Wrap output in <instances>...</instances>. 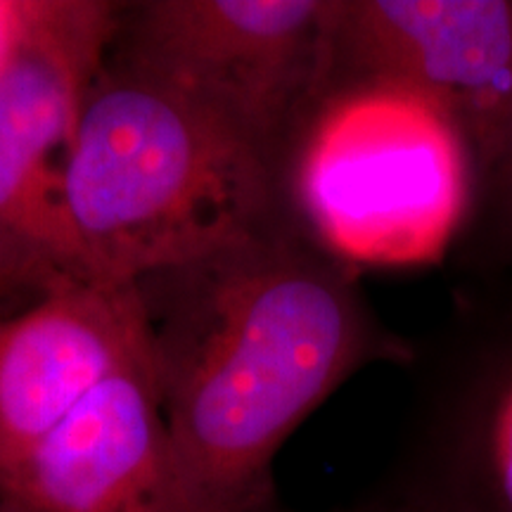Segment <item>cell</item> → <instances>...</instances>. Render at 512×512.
<instances>
[{
  "label": "cell",
  "mask_w": 512,
  "mask_h": 512,
  "mask_svg": "<svg viewBox=\"0 0 512 512\" xmlns=\"http://www.w3.org/2000/svg\"><path fill=\"white\" fill-rule=\"evenodd\" d=\"M467 259H472V261H508V264H512V242H508V245H501V247H494V249H479V252H470L467 254Z\"/></svg>",
  "instance_id": "4fadbf2b"
},
{
  "label": "cell",
  "mask_w": 512,
  "mask_h": 512,
  "mask_svg": "<svg viewBox=\"0 0 512 512\" xmlns=\"http://www.w3.org/2000/svg\"><path fill=\"white\" fill-rule=\"evenodd\" d=\"M67 214L86 273L112 285L195 264L290 219L271 150L110 57L81 107Z\"/></svg>",
  "instance_id": "7a4b0ae2"
},
{
  "label": "cell",
  "mask_w": 512,
  "mask_h": 512,
  "mask_svg": "<svg viewBox=\"0 0 512 512\" xmlns=\"http://www.w3.org/2000/svg\"><path fill=\"white\" fill-rule=\"evenodd\" d=\"M508 242H512V117L494 174L479 197L475 221L458 249H494Z\"/></svg>",
  "instance_id": "30bf717a"
},
{
  "label": "cell",
  "mask_w": 512,
  "mask_h": 512,
  "mask_svg": "<svg viewBox=\"0 0 512 512\" xmlns=\"http://www.w3.org/2000/svg\"><path fill=\"white\" fill-rule=\"evenodd\" d=\"M24 3H0V60L15 41L19 24H22Z\"/></svg>",
  "instance_id": "8fae6325"
},
{
  "label": "cell",
  "mask_w": 512,
  "mask_h": 512,
  "mask_svg": "<svg viewBox=\"0 0 512 512\" xmlns=\"http://www.w3.org/2000/svg\"><path fill=\"white\" fill-rule=\"evenodd\" d=\"M0 503L17 512H200L150 358L107 377L0 479Z\"/></svg>",
  "instance_id": "ba28073f"
},
{
  "label": "cell",
  "mask_w": 512,
  "mask_h": 512,
  "mask_svg": "<svg viewBox=\"0 0 512 512\" xmlns=\"http://www.w3.org/2000/svg\"><path fill=\"white\" fill-rule=\"evenodd\" d=\"M147 358L136 285L64 280L0 316V479L107 377Z\"/></svg>",
  "instance_id": "9c48e42d"
},
{
  "label": "cell",
  "mask_w": 512,
  "mask_h": 512,
  "mask_svg": "<svg viewBox=\"0 0 512 512\" xmlns=\"http://www.w3.org/2000/svg\"><path fill=\"white\" fill-rule=\"evenodd\" d=\"M332 0H145L119 8L110 60L192 95L271 150L328 74Z\"/></svg>",
  "instance_id": "5b68a950"
},
{
  "label": "cell",
  "mask_w": 512,
  "mask_h": 512,
  "mask_svg": "<svg viewBox=\"0 0 512 512\" xmlns=\"http://www.w3.org/2000/svg\"><path fill=\"white\" fill-rule=\"evenodd\" d=\"M294 226L358 268L453 254L475 221L482 174L465 128L401 81L325 74L283 155Z\"/></svg>",
  "instance_id": "3957f363"
},
{
  "label": "cell",
  "mask_w": 512,
  "mask_h": 512,
  "mask_svg": "<svg viewBox=\"0 0 512 512\" xmlns=\"http://www.w3.org/2000/svg\"><path fill=\"white\" fill-rule=\"evenodd\" d=\"M121 3H24L0 60V292L36 297L93 280L67 214V166L81 107L110 55Z\"/></svg>",
  "instance_id": "277c9868"
},
{
  "label": "cell",
  "mask_w": 512,
  "mask_h": 512,
  "mask_svg": "<svg viewBox=\"0 0 512 512\" xmlns=\"http://www.w3.org/2000/svg\"><path fill=\"white\" fill-rule=\"evenodd\" d=\"M261 512H283L278 508V505H268L266 510H261ZM339 512H408L406 508H403V505H399V503H394L392 498H380V501H375V503H370V505H361V508H351V510H339Z\"/></svg>",
  "instance_id": "7c38bea8"
},
{
  "label": "cell",
  "mask_w": 512,
  "mask_h": 512,
  "mask_svg": "<svg viewBox=\"0 0 512 512\" xmlns=\"http://www.w3.org/2000/svg\"><path fill=\"white\" fill-rule=\"evenodd\" d=\"M328 74L437 98L463 124L484 190L512 117V0H332Z\"/></svg>",
  "instance_id": "52a82bcc"
},
{
  "label": "cell",
  "mask_w": 512,
  "mask_h": 512,
  "mask_svg": "<svg viewBox=\"0 0 512 512\" xmlns=\"http://www.w3.org/2000/svg\"><path fill=\"white\" fill-rule=\"evenodd\" d=\"M174 451L200 512L275 503L273 460L335 389L415 347L375 316L358 268L292 219L136 280Z\"/></svg>",
  "instance_id": "6da1fadb"
},
{
  "label": "cell",
  "mask_w": 512,
  "mask_h": 512,
  "mask_svg": "<svg viewBox=\"0 0 512 512\" xmlns=\"http://www.w3.org/2000/svg\"><path fill=\"white\" fill-rule=\"evenodd\" d=\"M467 266L475 278L411 361V439L387 496L408 512H512V264Z\"/></svg>",
  "instance_id": "8992f818"
},
{
  "label": "cell",
  "mask_w": 512,
  "mask_h": 512,
  "mask_svg": "<svg viewBox=\"0 0 512 512\" xmlns=\"http://www.w3.org/2000/svg\"><path fill=\"white\" fill-rule=\"evenodd\" d=\"M0 299H3V292H0Z\"/></svg>",
  "instance_id": "5bb4252c"
}]
</instances>
